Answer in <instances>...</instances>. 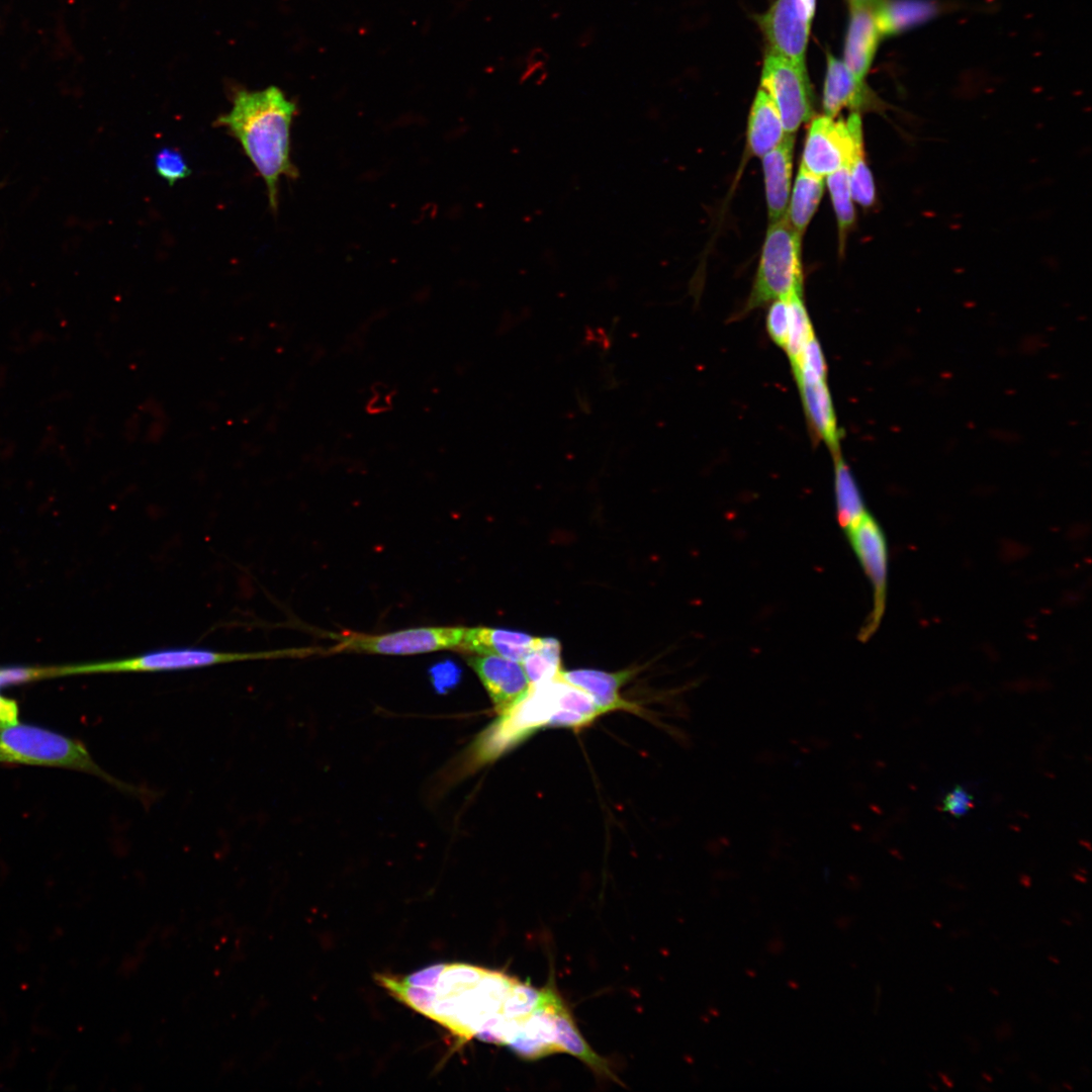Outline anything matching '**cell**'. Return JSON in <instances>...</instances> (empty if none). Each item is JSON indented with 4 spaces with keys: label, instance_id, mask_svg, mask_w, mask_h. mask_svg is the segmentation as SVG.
<instances>
[{
    "label": "cell",
    "instance_id": "obj_1",
    "mask_svg": "<svg viewBox=\"0 0 1092 1092\" xmlns=\"http://www.w3.org/2000/svg\"><path fill=\"white\" fill-rule=\"evenodd\" d=\"M375 980L460 1042L477 1038L515 1053L557 995L550 987L536 989L502 972L463 963L434 965L407 976L378 974Z\"/></svg>",
    "mask_w": 1092,
    "mask_h": 1092
},
{
    "label": "cell",
    "instance_id": "obj_2",
    "mask_svg": "<svg viewBox=\"0 0 1092 1092\" xmlns=\"http://www.w3.org/2000/svg\"><path fill=\"white\" fill-rule=\"evenodd\" d=\"M295 112L294 103L279 88L270 86L237 91L232 109L215 120L238 140L264 180L274 212L278 208L280 178L298 176L290 160V128Z\"/></svg>",
    "mask_w": 1092,
    "mask_h": 1092
},
{
    "label": "cell",
    "instance_id": "obj_3",
    "mask_svg": "<svg viewBox=\"0 0 1092 1092\" xmlns=\"http://www.w3.org/2000/svg\"><path fill=\"white\" fill-rule=\"evenodd\" d=\"M0 762L76 768L96 775L142 801L153 798L151 791L123 783L104 771L81 742L35 726L18 723L0 726Z\"/></svg>",
    "mask_w": 1092,
    "mask_h": 1092
},
{
    "label": "cell",
    "instance_id": "obj_4",
    "mask_svg": "<svg viewBox=\"0 0 1092 1092\" xmlns=\"http://www.w3.org/2000/svg\"><path fill=\"white\" fill-rule=\"evenodd\" d=\"M801 236L787 213L770 222L743 313L777 299L802 295Z\"/></svg>",
    "mask_w": 1092,
    "mask_h": 1092
},
{
    "label": "cell",
    "instance_id": "obj_5",
    "mask_svg": "<svg viewBox=\"0 0 1092 1092\" xmlns=\"http://www.w3.org/2000/svg\"><path fill=\"white\" fill-rule=\"evenodd\" d=\"M287 656V650L220 651L205 647L181 646L147 651L141 654L59 667L61 674L159 672L183 670L234 661L274 659Z\"/></svg>",
    "mask_w": 1092,
    "mask_h": 1092
},
{
    "label": "cell",
    "instance_id": "obj_6",
    "mask_svg": "<svg viewBox=\"0 0 1092 1092\" xmlns=\"http://www.w3.org/2000/svg\"><path fill=\"white\" fill-rule=\"evenodd\" d=\"M864 149L860 114L852 112L846 121L829 116L815 117L805 142L801 166L824 178L847 167L853 156Z\"/></svg>",
    "mask_w": 1092,
    "mask_h": 1092
},
{
    "label": "cell",
    "instance_id": "obj_7",
    "mask_svg": "<svg viewBox=\"0 0 1092 1092\" xmlns=\"http://www.w3.org/2000/svg\"><path fill=\"white\" fill-rule=\"evenodd\" d=\"M761 89L775 102L786 133L794 134L813 115V95L805 63L768 53L760 78Z\"/></svg>",
    "mask_w": 1092,
    "mask_h": 1092
},
{
    "label": "cell",
    "instance_id": "obj_8",
    "mask_svg": "<svg viewBox=\"0 0 1092 1092\" xmlns=\"http://www.w3.org/2000/svg\"><path fill=\"white\" fill-rule=\"evenodd\" d=\"M844 532L872 585L874 595L873 612L859 634V638L866 640L879 626L885 609L889 566L888 544L880 524L869 513Z\"/></svg>",
    "mask_w": 1092,
    "mask_h": 1092
},
{
    "label": "cell",
    "instance_id": "obj_9",
    "mask_svg": "<svg viewBox=\"0 0 1092 1092\" xmlns=\"http://www.w3.org/2000/svg\"><path fill=\"white\" fill-rule=\"evenodd\" d=\"M464 627H422L391 633L349 634L336 647L374 654L412 655L460 648Z\"/></svg>",
    "mask_w": 1092,
    "mask_h": 1092
},
{
    "label": "cell",
    "instance_id": "obj_10",
    "mask_svg": "<svg viewBox=\"0 0 1092 1092\" xmlns=\"http://www.w3.org/2000/svg\"><path fill=\"white\" fill-rule=\"evenodd\" d=\"M759 24L768 42V53L805 63L811 21L798 0H776L760 17Z\"/></svg>",
    "mask_w": 1092,
    "mask_h": 1092
},
{
    "label": "cell",
    "instance_id": "obj_11",
    "mask_svg": "<svg viewBox=\"0 0 1092 1092\" xmlns=\"http://www.w3.org/2000/svg\"><path fill=\"white\" fill-rule=\"evenodd\" d=\"M792 371L811 431L827 446L832 456L839 454L841 431L837 426L826 374L803 367Z\"/></svg>",
    "mask_w": 1092,
    "mask_h": 1092
},
{
    "label": "cell",
    "instance_id": "obj_12",
    "mask_svg": "<svg viewBox=\"0 0 1092 1092\" xmlns=\"http://www.w3.org/2000/svg\"><path fill=\"white\" fill-rule=\"evenodd\" d=\"M483 684L498 714L519 702L531 685L521 663L493 654H478L468 659Z\"/></svg>",
    "mask_w": 1092,
    "mask_h": 1092
},
{
    "label": "cell",
    "instance_id": "obj_13",
    "mask_svg": "<svg viewBox=\"0 0 1092 1092\" xmlns=\"http://www.w3.org/2000/svg\"><path fill=\"white\" fill-rule=\"evenodd\" d=\"M843 108L859 113L861 110H878L883 102L875 96L863 80L856 78L843 61L828 54L823 89L825 115L834 118Z\"/></svg>",
    "mask_w": 1092,
    "mask_h": 1092
},
{
    "label": "cell",
    "instance_id": "obj_14",
    "mask_svg": "<svg viewBox=\"0 0 1092 1092\" xmlns=\"http://www.w3.org/2000/svg\"><path fill=\"white\" fill-rule=\"evenodd\" d=\"M633 670L609 672L593 668L561 670L559 676L568 684L585 692L604 712L617 710L637 711L638 707L625 701L620 689L633 674Z\"/></svg>",
    "mask_w": 1092,
    "mask_h": 1092
},
{
    "label": "cell",
    "instance_id": "obj_15",
    "mask_svg": "<svg viewBox=\"0 0 1092 1092\" xmlns=\"http://www.w3.org/2000/svg\"><path fill=\"white\" fill-rule=\"evenodd\" d=\"M850 8L843 63L856 78L864 81L882 36L877 26L874 9Z\"/></svg>",
    "mask_w": 1092,
    "mask_h": 1092
},
{
    "label": "cell",
    "instance_id": "obj_16",
    "mask_svg": "<svg viewBox=\"0 0 1092 1092\" xmlns=\"http://www.w3.org/2000/svg\"><path fill=\"white\" fill-rule=\"evenodd\" d=\"M794 141V134L787 133L776 148L761 157L770 222L779 220L787 213Z\"/></svg>",
    "mask_w": 1092,
    "mask_h": 1092
},
{
    "label": "cell",
    "instance_id": "obj_17",
    "mask_svg": "<svg viewBox=\"0 0 1092 1092\" xmlns=\"http://www.w3.org/2000/svg\"><path fill=\"white\" fill-rule=\"evenodd\" d=\"M536 637L492 627L465 628L460 649L477 654H493L521 662Z\"/></svg>",
    "mask_w": 1092,
    "mask_h": 1092
},
{
    "label": "cell",
    "instance_id": "obj_18",
    "mask_svg": "<svg viewBox=\"0 0 1092 1092\" xmlns=\"http://www.w3.org/2000/svg\"><path fill=\"white\" fill-rule=\"evenodd\" d=\"M940 11L935 0H883L875 9L881 36H890L921 25Z\"/></svg>",
    "mask_w": 1092,
    "mask_h": 1092
},
{
    "label": "cell",
    "instance_id": "obj_19",
    "mask_svg": "<svg viewBox=\"0 0 1092 1092\" xmlns=\"http://www.w3.org/2000/svg\"><path fill=\"white\" fill-rule=\"evenodd\" d=\"M786 134L775 102L760 88L755 95L748 118L747 145L751 154L761 158L776 148Z\"/></svg>",
    "mask_w": 1092,
    "mask_h": 1092
},
{
    "label": "cell",
    "instance_id": "obj_20",
    "mask_svg": "<svg viewBox=\"0 0 1092 1092\" xmlns=\"http://www.w3.org/2000/svg\"><path fill=\"white\" fill-rule=\"evenodd\" d=\"M833 461L836 520L846 530L868 512L859 487L841 454L834 455Z\"/></svg>",
    "mask_w": 1092,
    "mask_h": 1092
},
{
    "label": "cell",
    "instance_id": "obj_21",
    "mask_svg": "<svg viewBox=\"0 0 1092 1092\" xmlns=\"http://www.w3.org/2000/svg\"><path fill=\"white\" fill-rule=\"evenodd\" d=\"M823 190L824 179L800 166L790 206L787 209L789 221L800 235H803L815 213Z\"/></svg>",
    "mask_w": 1092,
    "mask_h": 1092
},
{
    "label": "cell",
    "instance_id": "obj_22",
    "mask_svg": "<svg viewBox=\"0 0 1092 1092\" xmlns=\"http://www.w3.org/2000/svg\"><path fill=\"white\" fill-rule=\"evenodd\" d=\"M561 646L556 638H535L521 664L530 681L537 685L557 677L561 669Z\"/></svg>",
    "mask_w": 1092,
    "mask_h": 1092
},
{
    "label": "cell",
    "instance_id": "obj_23",
    "mask_svg": "<svg viewBox=\"0 0 1092 1092\" xmlns=\"http://www.w3.org/2000/svg\"><path fill=\"white\" fill-rule=\"evenodd\" d=\"M827 186L837 218L839 242L842 250L849 229L855 220L847 167L828 175Z\"/></svg>",
    "mask_w": 1092,
    "mask_h": 1092
},
{
    "label": "cell",
    "instance_id": "obj_24",
    "mask_svg": "<svg viewBox=\"0 0 1092 1092\" xmlns=\"http://www.w3.org/2000/svg\"><path fill=\"white\" fill-rule=\"evenodd\" d=\"M790 326L788 340L784 351L786 352L791 366L798 363L805 347L815 337L814 329L802 295H795L789 299Z\"/></svg>",
    "mask_w": 1092,
    "mask_h": 1092
},
{
    "label": "cell",
    "instance_id": "obj_25",
    "mask_svg": "<svg viewBox=\"0 0 1092 1092\" xmlns=\"http://www.w3.org/2000/svg\"><path fill=\"white\" fill-rule=\"evenodd\" d=\"M864 155V149L856 152L847 170L853 201L862 207H871L876 201V186Z\"/></svg>",
    "mask_w": 1092,
    "mask_h": 1092
},
{
    "label": "cell",
    "instance_id": "obj_26",
    "mask_svg": "<svg viewBox=\"0 0 1092 1092\" xmlns=\"http://www.w3.org/2000/svg\"><path fill=\"white\" fill-rule=\"evenodd\" d=\"M154 165L161 178L170 186L188 177L191 169L183 154L174 148H161L155 155Z\"/></svg>",
    "mask_w": 1092,
    "mask_h": 1092
},
{
    "label": "cell",
    "instance_id": "obj_27",
    "mask_svg": "<svg viewBox=\"0 0 1092 1092\" xmlns=\"http://www.w3.org/2000/svg\"><path fill=\"white\" fill-rule=\"evenodd\" d=\"M765 325L770 340L780 348L785 349L790 326L789 299L771 301Z\"/></svg>",
    "mask_w": 1092,
    "mask_h": 1092
},
{
    "label": "cell",
    "instance_id": "obj_28",
    "mask_svg": "<svg viewBox=\"0 0 1092 1092\" xmlns=\"http://www.w3.org/2000/svg\"><path fill=\"white\" fill-rule=\"evenodd\" d=\"M974 796L962 785L953 787L942 800V811L960 818L974 807Z\"/></svg>",
    "mask_w": 1092,
    "mask_h": 1092
},
{
    "label": "cell",
    "instance_id": "obj_29",
    "mask_svg": "<svg viewBox=\"0 0 1092 1092\" xmlns=\"http://www.w3.org/2000/svg\"><path fill=\"white\" fill-rule=\"evenodd\" d=\"M55 676V667H13L0 669V687Z\"/></svg>",
    "mask_w": 1092,
    "mask_h": 1092
},
{
    "label": "cell",
    "instance_id": "obj_30",
    "mask_svg": "<svg viewBox=\"0 0 1092 1092\" xmlns=\"http://www.w3.org/2000/svg\"><path fill=\"white\" fill-rule=\"evenodd\" d=\"M432 678L435 687L447 688L454 686L460 677V669L451 661H444L436 664L431 669Z\"/></svg>",
    "mask_w": 1092,
    "mask_h": 1092
},
{
    "label": "cell",
    "instance_id": "obj_31",
    "mask_svg": "<svg viewBox=\"0 0 1092 1092\" xmlns=\"http://www.w3.org/2000/svg\"><path fill=\"white\" fill-rule=\"evenodd\" d=\"M17 716L16 703L0 696V726L17 723Z\"/></svg>",
    "mask_w": 1092,
    "mask_h": 1092
},
{
    "label": "cell",
    "instance_id": "obj_32",
    "mask_svg": "<svg viewBox=\"0 0 1092 1092\" xmlns=\"http://www.w3.org/2000/svg\"><path fill=\"white\" fill-rule=\"evenodd\" d=\"M1013 1031L1009 1022H1003L996 1028V1037L998 1040L1008 1039L1012 1036Z\"/></svg>",
    "mask_w": 1092,
    "mask_h": 1092
},
{
    "label": "cell",
    "instance_id": "obj_33",
    "mask_svg": "<svg viewBox=\"0 0 1092 1092\" xmlns=\"http://www.w3.org/2000/svg\"><path fill=\"white\" fill-rule=\"evenodd\" d=\"M798 2L800 4L803 12L805 13L806 17L810 21H812V18H813L814 13H815L816 0H798Z\"/></svg>",
    "mask_w": 1092,
    "mask_h": 1092
},
{
    "label": "cell",
    "instance_id": "obj_34",
    "mask_svg": "<svg viewBox=\"0 0 1092 1092\" xmlns=\"http://www.w3.org/2000/svg\"><path fill=\"white\" fill-rule=\"evenodd\" d=\"M883 0H848L850 7H866L875 9Z\"/></svg>",
    "mask_w": 1092,
    "mask_h": 1092
},
{
    "label": "cell",
    "instance_id": "obj_35",
    "mask_svg": "<svg viewBox=\"0 0 1092 1092\" xmlns=\"http://www.w3.org/2000/svg\"><path fill=\"white\" fill-rule=\"evenodd\" d=\"M594 39L595 30L593 28H587L580 34L577 41L581 47H585L588 46Z\"/></svg>",
    "mask_w": 1092,
    "mask_h": 1092
},
{
    "label": "cell",
    "instance_id": "obj_36",
    "mask_svg": "<svg viewBox=\"0 0 1092 1092\" xmlns=\"http://www.w3.org/2000/svg\"><path fill=\"white\" fill-rule=\"evenodd\" d=\"M966 1041L969 1044H971V1050H972L973 1053H977L980 1050L978 1041L976 1039H974L973 1037H971V1036L966 1037Z\"/></svg>",
    "mask_w": 1092,
    "mask_h": 1092
},
{
    "label": "cell",
    "instance_id": "obj_37",
    "mask_svg": "<svg viewBox=\"0 0 1092 1092\" xmlns=\"http://www.w3.org/2000/svg\"><path fill=\"white\" fill-rule=\"evenodd\" d=\"M938 1075H939V1077H940L941 1081L943 1082V1084H945V1085H946V1086H947L948 1088H952V1087H953V1083H952V1081H950V1080L948 1079V1077H947V1076H946L945 1074H943V1073L939 1072V1073H938Z\"/></svg>",
    "mask_w": 1092,
    "mask_h": 1092
},
{
    "label": "cell",
    "instance_id": "obj_38",
    "mask_svg": "<svg viewBox=\"0 0 1092 1092\" xmlns=\"http://www.w3.org/2000/svg\"><path fill=\"white\" fill-rule=\"evenodd\" d=\"M1028 1075H1029V1078L1031 1080H1033L1035 1083H1040L1041 1082V1079L1038 1078V1075H1036V1074H1034L1032 1072H1029Z\"/></svg>",
    "mask_w": 1092,
    "mask_h": 1092
},
{
    "label": "cell",
    "instance_id": "obj_39",
    "mask_svg": "<svg viewBox=\"0 0 1092 1092\" xmlns=\"http://www.w3.org/2000/svg\"><path fill=\"white\" fill-rule=\"evenodd\" d=\"M1018 1059H1019L1018 1055L1014 1054V1057L1011 1056V1055L1006 1057L1005 1061L1008 1062V1063H1011V1062H1014V1061H1018Z\"/></svg>",
    "mask_w": 1092,
    "mask_h": 1092
},
{
    "label": "cell",
    "instance_id": "obj_40",
    "mask_svg": "<svg viewBox=\"0 0 1092 1092\" xmlns=\"http://www.w3.org/2000/svg\"><path fill=\"white\" fill-rule=\"evenodd\" d=\"M982 1077H983L984 1079H986V1080H987V1081H988L989 1083H991V1082L993 1081V1078H992V1077H990V1075H988V1074H986V1073H982Z\"/></svg>",
    "mask_w": 1092,
    "mask_h": 1092
},
{
    "label": "cell",
    "instance_id": "obj_41",
    "mask_svg": "<svg viewBox=\"0 0 1092 1092\" xmlns=\"http://www.w3.org/2000/svg\"><path fill=\"white\" fill-rule=\"evenodd\" d=\"M1049 960H1050V961H1052V962H1054L1055 964H1060L1059 960L1055 959L1054 957H1051V956H1050V957H1049Z\"/></svg>",
    "mask_w": 1092,
    "mask_h": 1092
},
{
    "label": "cell",
    "instance_id": "obj_42",
    "mask_svg": "<svg viewBox=\"0 0 1092 1092\" xmlns=\"http://www.w3.org/2000/svg\"><path fill=\"white\" fill-rule=\"evenodd\" d=\"M1063 1086H1064V1087H1066L1067 1089H1069L1070 1091H1072V1090H1073V1087H1071L1070 1085H1068V1083H1063Z\"/></svg>",
    "mask_w": 1092,
    "mask_h": 1092
},
{
    "label": "cell",
    "instance_id": "obj_43",
    "mask_svg": "<svg viewBox=\"0 0 1092 1092\" xmlns=\"http://www.w3.org/2000/svg\"><path fill=\"white\" fill-rule=\"evenodd\" d=\"M932 923H933V924H934V925H935L936 927H938V928H941V924H940V923H939L938 921H935V920H934V921H933Z\"/></svg>",
    "mask_w": 1092,
    "mask_h": 1092
},
{
    "label": "cell",
    "instance_id": "obj_44",
    "mask_svg": "<svg viewBox=\"0 0 1092 1092\" xmlns=\"http://www.w3.org/2000/svg\"><path fill=\"white\" fill-rule=\"evenodd\" d=\"M990 991H991V992H992L993 994H995L996 996H998V995H999V993H998V992H997L996 990H994V989H993L992 987L990 988Z\"/></svg>",
    "mask_w": 1092,
    "mask_h": 1092
},
{
    "label": "cell",
    "instance_id": "obj_45",
    "mask_svg": "<svg viewBox=\"0 0 1092 1092\" xmlns=\"http://www.w3.org/2000/svg\"><path fill=\"white\" fill-rule=\"evenodd\" d=\"M1062 921H1063L1064 923H1066V924H1069V925H1071L1070 921H1068V920H1066V919H1062Z\"/></svg>",
    "mask_w": 1092,
    "mask_h": 1092
}]
</instances>
